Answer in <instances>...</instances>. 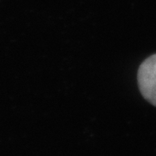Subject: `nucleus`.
Masks as SVG:
<instances>
[{"label": "nucleus", "instance_id": "nucleus-1", "mask_svg": "<svg viewBox=\"0 0 156 156\" xmlns=\"http://www.w3.org/2000/svg\"><path fill=\"white\" fill-rule=\"evenodd\" d=\"M138 84L143 97L156 107V54L147 58L140 65Z\"/></svg>", "mask_w": 156, "mask_h": 156}]
</instances>
